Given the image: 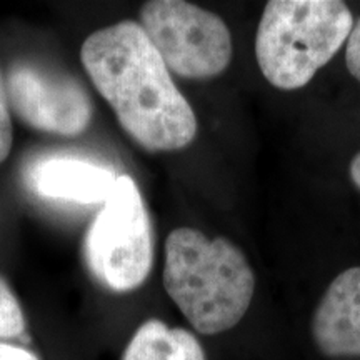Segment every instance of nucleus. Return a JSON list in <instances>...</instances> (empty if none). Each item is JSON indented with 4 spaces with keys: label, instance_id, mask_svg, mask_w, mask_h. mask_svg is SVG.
I'll use <instances>...</instances> for the list:
<instances>
[{
    "label": "nucleus",
    "instance_id": "obj_10",
    "mask_svg": "<svg viewBox=\"0 0 360 360\" xmlns=\"http://www.w3.org/2000/svg\"><path fill=\"white\" fill-rule=\"evenodd\" d=\"M25 328L22 307L11 287L0 278V339L19 337Z\"/></svg>",
    "mask_w": 360,
    "mask_h": 360
},
{
    "label": "nucleus",
    "instance_id": "obj_8",
    "mask_svg": "<svg viewBox=\"0 0 360 360\" xmlns=\"http://www.w3.org/2000/svg\"><path fill=\"white\" fill-rule=\"evenodd\" d=\"M312 337L326 357L360 359V267L330 282L314 312Z\"/></svg>",
    "mask_w": 360,
    "mask_h": 360
},
{
    "label": "nucleus",
    "instance_id": "obj_5",
    "mask_svg": "<svg viewBox=\"0 0 360 360\" xmlns=\"http://www.w3.org/2000/svg\"><path fill=\"white\" fill-rule=\"evenodd\" d=\"M139 24L180 77L212 79L231 65V30L214 12L184 0H152L141 8Z\"/></svg>",
    "mask_w": 360,
    "mask_h": 360
},
{
    "label": "nucleus",
    "instance_id": "obj_11",
    "mask_svg": "<svg viewBox=\"0 0 360 360\" xmlns=\"http://www.w3.org/2000/svg\"><path fill=\"white\" fill-rule=\"evenodd\" d=\"M12 119H11V102L6 87V79L0 72V164L7 159L12 148Z\"/></svg>",
    "mask_w": 360,
    "mask_h": 360
},
{
    "label": "nucleus",
    "instance_id": "obj_4",
    "mask_svg": "<svg viewBox=\"0 0 360 360\" xmlns=\"http://www.w3.org/2000/svg\"><path fill=\"white\" fill-rule=\"evenodd\" d=\"M92 276L114 292L139 289L154 264L152 225L142 193L130 175H119L110 197L85 237Z\"/></svg>",
    "mask_w": 360,
    "mask_h": 360
},
{
    "label": "nucleus",
    "instance_id": "obj_9",
    "mask_svg": "<svg viewBox=\"0 0 360 360\" xmlns=\"http://www.w3.org/2000/svg\"><path fill=\"white\" fill-rule=\"evenodd\" d=\"M122 360H205V354L192 332L150 319L137 328Z\"/></svg>",
    "mask_w": 360,
    "mask_h": 360
},
{
    "label": "nucleus",
    "instance_id": "obj_3",
    "mask_svg": "<svg viewBox=\"0 0 360 360\" xmlns=\"http://www.w3.org/2000/svg\"><path fill=\"white\" fill-rule=\"evenodd\" d=\"M354 27L340 0H270L264 7L255 57L274 87L295 90L332 60Z\"/></svg>",
    "mask_w": 360,
    "mask_h": 360
},
{
    "label": "nucleus",
    "instance_id": "obj_2",
    "mask_svg": "<svg viewBox=\"0 0 360 360\" xmlns=\"http://www.w3.org/2000/svg\"><path fill=\"white\" fill-rule=\"evenodd\" d=\"M164 287L197 332L215 335L244 319L255 292L254 270L229 238L175 229L165 240Z\"/></svg>",
    "mask_w": 360,
    "mask_h": 360
},
{
    "label": "nucleus",
    "instance_id": "obj_13",
    "mask_svg": "<svg viewBox=\"0 0 360 360\" xmlns=\"http://www.w3.org/2000/svg\"><path fill=\"white\" fill-rule=\"evenodd\" d=\"M0 360H39L37 355L29 350L11 344H0Z\"/></svg>",
    "mask_w": 360,
    "mask_h": 360
},
{
    "label": "nucleus",
    "instance_id": "obj_7",
    "mask_svg": "<svg viewBox=\"0 0 360 360\" xmlns=\"http://www.w3.org/2000/svg\"><path fill=\"white\" fill-rule=\"evenodd\" d=\"M115 182L114 170L75 155L37 157L25 170V186L35 195L85 205L105 202Z\"/></svg>",
    "mask_w": 360,
    "mask_h": 360
},
{
    "label": "nucleus",
    "instance_id": "obj_12",
    "mask_svg": "<svg viewBox=\"0 0 360 360\" xmlns=\"http://www.w3.org/2000/svg\"><path fill=\"white\" fill-rule=\"evenodd\" d=\"M345 64L354 79L360 82V19L354 22L352 30L347 39V47H345Z\"/></svg>",
    "mask_w": 360,
    "mask_h": 360
},
{
    "label": "nucleus",
    "instance_id": "obj_1",
    "mask_svg": "<svg viewBox=\"0 0 360 360\" xmlns=\"http://www.w3.org/2000/svg\"><path fill=\"white\" fill-rule=\"evenodd\" d=\"M80 58L139 146L150 152L191 146L197 135L195 114L139 22L122 20L90 34Z\"/></svg>",
    "mask_w": 360,
    "mask_h": 360
},
{
    "label": "nucleus",
    "instance_id": "obj_14",
    "mask_svg": "<svg viewBox=\"0 0 360 360\" xmlns=\"http://www.w3.org/2000/svg\"><path fill=\"white\" fill-rule=\"evenodd\" d=\"M350 177H352V182L360 188V152L354 157L352 162H350Z\"/></svg>",
    "mask_w": 360,
    "mask_h": 360
},
{
    "label": "nucleus",
    "instance_id": "obj_6",
    "mask_svg": "<svg viewBox=\"0 0 360 360\" xmlns=\"http://www.w3.org/2000/svg\"><path fill=\"white\" fill-rule=\"evenodd\" d=\"M6 87L15 114L30 127L49 134L79 135L92 120V102L70 75L32 62L11 67Z\"/></svg>",
    "mask_w": 360,
    "mask_h": 360
}]
</instances>
